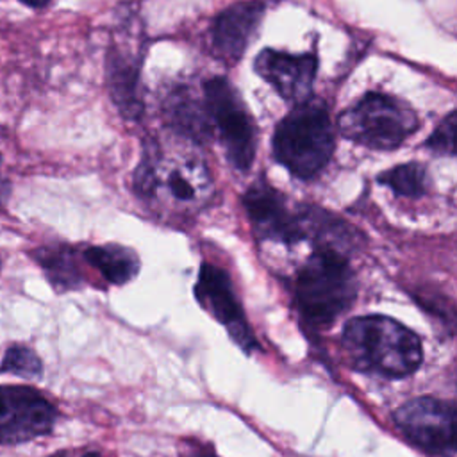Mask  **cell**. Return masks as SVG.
<instances>
[{"instance_id": "6da1fadb", "label": "cell", "mask_w": 457, "mask_h": 457, "mask_svg": "<svg viewBox=\"0 0 457 457\" xmlns=\"http://www.w3.org/2000/svg\"><path fill=\"white\" fill-rule=\"evenodd\" d=\"M341 343L353 370L382 378H405L423 361L418 334L382 314L348 320L343 327Z\"/></svg>"}, {"instance_id": "7a4b0ae2", "label": "cell", "mask_w": 457, "mask_h": 457, "mask_svg": "<svg viewBox=\"0 0 457 457\" xmlns=\"http://www.w3.org/2000/svg\"><path fill=\"white\" fill-rule=\"evenodd\" d=\"M357 296L355 275L334 245H320L300 268L295 302L302 320L314 328L330 327Z\"/></svg>"}, {"instance_id": "3957f363", "label": "cell", "mask_w": 457, "mask_h": 457, "mask_svg": "<svg viewBox=\"0 0 457 457\" xmlns=\"http://www.w3.org/2000/svg\"><path fill=\"white\" fill-rule=\"evenodd\" d=\"M273 155L298 179L316 177L334 152V130L321 102L307 100L282 118L273 136Z\"/></svg>"}, {"instance_id": "277c9868", "label": "cell", "mask_w": 457, "mask_h": 457, "mask_svg": "<svg viewBox=\"0 0 457 457\" xmlns=\"http://www.w3.org/2000/svg\"><path fill=\"white\" fill-rule=\"evenodd\" d=\"M339 130L373 150H395L420 127L416 112L400 98L386 93H366L339 116Z\"/></svg>"}, {"instance_id": "5b68a950", "label": "cell", "mask_w": 457, "mask_h": 457, "mask_svg": "<svg viewBox=\"0 0 457 457\" xmlns=\"http://www.w3.org/2000/svg\"><path fill=\"white\" fill-rule=\"evenodd\" d=\"M134 187L143 198L162 191L177 207H200L212 193V180L198 159L161 161L155 148H146L136 170Z\"/></svg>"}, {"instance_id": "8992f818", "label": "cell", "mask_w": 457, "mask_h": 457, "mask_svg": "<svg viewBox=\"0 0 457 457\" xmlns=\"http://www.w3.org/2000/svg\"><path fill=\"white\" fill-rule=\"evenodd\" d=\"M204 105L225 150L227 161L246 171L255 157V125L236 87L223 77L209 79L204 84Z\"/></svg>"}, {"instance_id": "52a82bcc", "label": "cell", "mask_w": 457, "mask_h": 457, "mask_svg": "<svg viewBox=\"0 0 457 457\" xmlns=\"http://www.w3.org/2000/svg\"><path fill=\"white\" fill-rule=\"evenodd\" d=\"M393 420L400 432L432 457H455V405L452 402L420 396L400 405Z\"/></svg>"}, {"instance_id": "ba28073f", "label": "cell", "mask_w": 457, "mask_h": 457, "mask_svg": "<svg viewBox=\"0 0 457 457\" xmlns=\"http://www.w3.org/2000/svg\"><path fill=\"white\" fill-rule=\"evenodd\" d=\"M55 405L30 386H0V445H20L52 432Z\"/></svg>"}, {"instance_id": "9c48e42d", "label": "cell", "mask_w": 457, "mask_h": 457, "mask_svg": "<svg viewBox=\"0 0 457 457\" xmlns=\"http://www.w3.org/2000/svg\"><path fill=\"white\" fill-rule=\"evenodd\" d=\"M195 296L198 303L227 328L228 336L241 350L252 353L257 348V339L245 318V311L225 270L204 262L195 284Z\"/></svg>"}, {"instance_id": "30bf717a", "label": "cell", "mask_w": 457, "mask_h": 457, "mask_svg": "<svg viewBox=\"0 0 457 457\" xmlns=\"http://www.w3.org/2000/svg\"><path fill=\"white\" fill-rule=\"evenodd\" d=\"M243 205L259 239L295 245L307 237L302 212H293L286 196L264 180H257L246 189Z\"/></svg>"}, {"instance_id": "8fae6325", "label": "cell", "mask_w": 457, "mask_h": 457, "mask_svg": "<svg viewBox=\"0 0 457 457\" xmlns=\"http://www.w3.org/2000/svg\"><path fill=\"white\" fill-rule=\"evenodd\" d=\"M318 59L314 54L293 55L264 48L255 57V71L287 102L295 105L311 100Z\"/></svg>"}, {"instance_id": "7c38bea8", "label": "cell", "mask_w": 457, "mask_h": 457, "mask_svg": "<svg viewBox=\"0 0 457 457\" xmlns=\"http://www.w3.org/2000/svg\"><path fill=\"white\" fill-rule=\"evenodd\" d=\"M264 16V4L252 0L220 12L211 25L214 52L227 62H236L250 45Z\"/></svg>"}, {"instance_id": "4fadbf2b", "label": "cell", "mask_w": 457, "mask_h": 457, "mask_svg": "<svg viewBox=\"0 0 457 457\" xmlns=\"http://www.w3.org/2000/svg\"><path fill=\"white\" fill-rule=\"evenodd\" d=\"M141 52L114 46L109 52L107 61V79L111 87V96L118 109L125 116H136L141 111L137 86H139V68Z\"/></svg>"}, {"instance_id": "5bb4252c", "label": "cell", "mask_w": 457, "mask_h": 457, "mask_svg": "<svg viewBox=\"0 0 457 457\" xmlns=\"http://www.w3.org/2000/svg\"><path fill=\"white\" fill-rule=\"evenodd\" d=\"M34 262L43 270L50 286L59 291H70L82 286L77 250L68 245H45L30 252Z\"/></svg>"}, {"instance_id": "9a60e30c", "label": "cell", "mask_w": 457, "mask_h": 457, "mask_svg": "<svg viewBox=\"0 0 457 457\" xmlns=\"http://www.w3.org/2000/svg\"><path fill=\"white\" fill-rule=\"evenodd\" d=\"M82 259L95 268L109 284L121 286L139 271L137 255L120 245H96L82 250Z\"/></svg>"}, {"instance_id": "2e32d148", "label": "cell", "mask_w": 457, "mask_h": 457, "mask_svg": "<svg viewBox=\"0 0 457 457\" xmlns=\"http://www.w3.org/2000/svg\"><path fill=\"white\" fill-rule=\"evenodd\" d=\"M168 118L177 130L184 132L189 137L202 139L211 134V123L205 105L200 107V102H196L189 95H177L173 100H170Z\"/></svg>"}, {"instance_id": "e0dca14e", "label": "cell", "mask_w": 457, "mask_h": 457, "mask_svg": "<svg viewBox=\"0 0 457 457\" xmlns=\"http://www.w3.org/2000/svg\"><path fill=\"white\" fill-rule=\"evenodd\" d=\"M378 182L391 187L396 195L421 196L428 186V173L423 164L407 162L380 173Z\"/></svg>"}, {"instance_id": "ac0fdd59", "label": "cell", "mask_w": 457, "mask_h": 457, "mask_svg": "<svg viewBox=\"0 0 457 457\" xmlns=\"http://www.w3.org/2000/svg\"><path fill=\"white\" fill-rule=\"evenodd\" d=\"M11 373L27 380H39L43 377V362L39 355L27 345H9L0 362V375Z\"/></svg>"}, {"instance_id": "d6986e66", "label": "cell", "mask_w": 457, "mask_h": 457, "mask_svg": "<svg viewBox=\"0 0 457 457\" xmlns=\"http://www.w3.org/2000/svg\"><path fill=\"white\" fill-rule=\"evenodd\" d=\"M455 112L450 111L446 118L439 123V127L432 132V136L427 139V148H430L434 154L441 155H453L455 152Z\"/></svg>"}, {"instance_id": "ffe728a7", "label": "cell", "mask_w": 457, "mask_h": 457, "mask_svg": "<svg viewBox=\"0 0 457 457\" xmlns=\"http://www.w3.org/2000/svg\"><path fill=\"white\" fill-rule=\"evenodd\" d=\"M11 191H12V184L11 180L4 175V155L0 152V214L5 212L9 198H11Z\"/></svg>"}, {"instance_id": "44dd1931", "label": "cell", "mask_w": 457, "mask_h": 457, "mask_svg": "<svg viewBox=\"0 0 457 457\" xmlns=\"http://www.w3.org/2000/svg\"><path fill=\"white\" fill-rule=\"evenodd\" d=\"M18 2L29 9H45L52 4V0H18Z\"/></svg>"}, {"instance_id": "7402d4cb", "label": "cell", "mask_w": 457, "mask_h": 457, "mask_svg": "<svg viewBox=\"0 0 457 457\" xmlns=\"http://www.w3.org/2000/svg\"><path fill=\"white\" fill-rule=\"evenodd\" d=\"M187 457H218V455L207 450H196V452H191Z\"/></svg>"}, {"instance_id": "603a6c76", "label": "cell", "mask_w": 457, "mask_h": 457, "mask_svg": "<svg viewBox=\"0 0 457 457\" xmlns=\"http://www.w3.org/2000/svg\"><path fill=\"white\" fill-rule=\"evenodd\" d=\"M46 457H75L71 452H68V450H59V452H55V453H50V455H46Z\"/></svg>"}, {"instance_id": "cb8c5ba5", "label": "cell", "mask_w": 457, "mask_h": 457, "mask_svg": "<svg viewBox=\"0 0 457 457\" xmlns=\"http://www.w3.org/2000/svg\"><path fill=\"white\" fill-rule=\"evenodd\" d=\"M75 457H102V453H98V452H82L80 455H75Z\"/></svg>"}]
</instances>
